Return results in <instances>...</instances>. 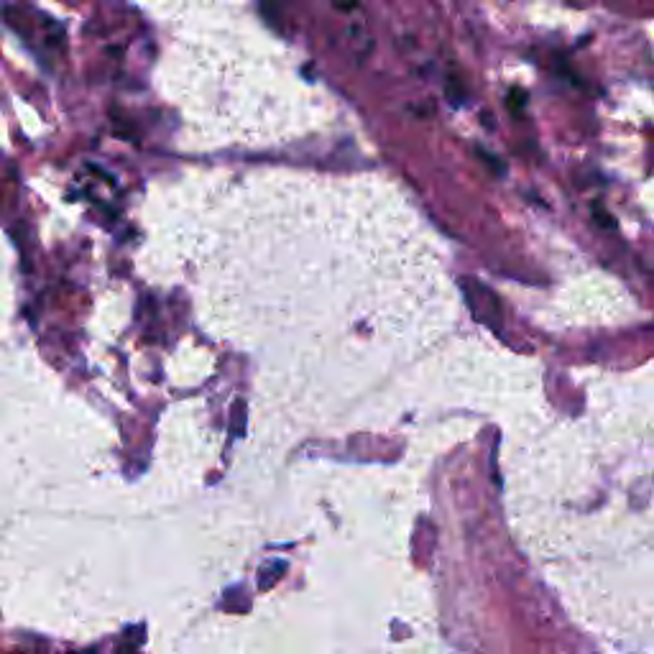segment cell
Returning a JSON list of instances; mask_svg holds the SVG:
<instances>
[{
    "label": "cell",
    "instance_id": "obj_1",
    "mask_svg": "<svg viewBox=\"0 0 654 654\" xmlns=\"http://www.w3.org/2000/svg\"><path fill=\"white\" fill-rule=\"evenodd\" d=\"M591 215H593V223H596L598 228H603V230H616V225H619V223H616L614 215H611L609 210L601 205V202H593Z\"/></svg>",
    "mask_w": 654,
    "mask_h": 654
},
{
    "label": "cell",
    "instance_id": "obj_2",
    "mask_svg": "<svg viewBox=\"0 0 654 654\" xmlns=\"http://www.w3.org/2000/svg\"><path fill=\"white\" fill-rule=\"evenodd\" d=\"M506 105L514 115H522L524 108H527V92H522L519 87L509 90V98H506Z\"/></svg>",
    "mask_w": 654,
    "mask_h": 654
},
{
    "label": "cell",
    "instance_id": "obj_3",
    "mask_svg": "<svg viewBox=\"0 0 654 654\" xmlns=\"http://www.w3.org/2000/svg\"><path fill=\"white\" fill-rule=\"evenodd\" d=\"M478 156H481V159L486 161V164H488V169L494 167V174H496V177H504V164H501V161L496 159L494 154H488L486 149H478Z\"/></svg>",
    "mask_w": 654,
    "mask_h": 654
},
{
    "label": "cell",
    "instance_id": "obj_4",
    "mask_svg": "<svg viewBox=\"0 0 654 654\" xmlns=\"http://www.w3.org/2000/svg\"><path fill=\"white\" fill-rule=\"evenodd\" d=\"M463 87L458 85V82H448V100L450 103L455 105V108H458V105H463L465 103V95H463Z\"/></svg>",
    "mask_w": 654,
    "mask_h": 654
},
{
    "label": "cell",
    "instance_id": "obj_5",
    "mask_svg": "<svg viewBox=\"0 0 654 654\" xmlns=\"http://www.w3.org/2000/svg\"><path fill=\"white\" fill-rule=\"evenodd\" d=\"M335 3H340L343 8H353L356 6V0H335Z\"/></svg>",
    "mask_w": 654,
    "mask_h": 654
}]
</instances>
